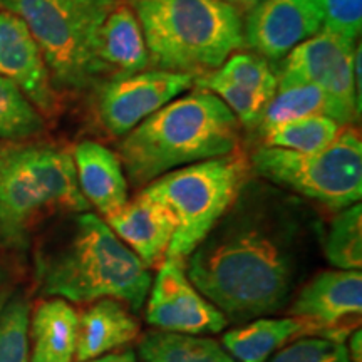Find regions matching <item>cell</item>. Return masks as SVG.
<instances>
[{
	"mask_svg": "<svg viewBox=\"0 0 362 362\" xmlns=\"http://www.w3.org/2000/svg\"><path fill=\"white\" fill-rule=\"evenodd\" d=\"M35 280L42 296L76 304L115 298L139 314L153 277L149 267L106 221L84 211L66 242L39 253Z\"/></svg>",
	"mask_w": 362,
	"mask_h": 362,
	"instance_id": "cell-3",
	"label": "cell"
},
{
	"mask_svg": "<svg viewBox=\"0 0 362 362\" xmlns=\"http://www.w3.org/2000/svg\"><path fill=\"white\" fill-rule=\"evenodd\" d=\"M250 166L270 183L292 189L334 211L361 202L362 143L352 126H344L329 146L312 153L260 146Z\"/></svg>",
	"mask_w": 362,
	"mask_h": 362,
	"instance_id": "cell-7",
	"label": "cell"
},
{
	"mask_svg": "<svg viewBox=\"0 0 362 362\" xmlns=\"http://www.w3.org/2000/svg\"><path fill=\"white\" fill-rule=\"evenodd\" d=\"M78 4V7L86 13L90 24L94 25V29L99 30L103 21L106 19V16L110 13L112 7L116 6L119 0H74Z\"/></svg>",
	"mask_w": 362,
	"mask_h": 362,
	"instance_id": "cell-31",
	"label": "cell"
},
{
	"mask_svg": "<svg viewBox=\"0 0 362 362\" xmlns=\"http://www.w3.org/2000/svg\"><path fill=\"white\" fill-rule=\"evenodd\" d=\"M225 4H228V6H232L235 11H252L253 7L259 6L262 0H223Z\"/></svg>",
	"mask_w": 362,
	"mask_h": 362,
	"instance_id": "cell-35",
	"label": "cell"
},
{
	"mask_svg": "<svg viewBox=\"0 0 362 362\" xmlns=\"http://www.w3.org/2000/svg\"><path fill=\"white\" fill-rule=\"evenodd\" d=\"M79 314L64 298L40 302L29 325L30 362H72L78 346Z\"/></svg>",
	"mask_w": 362,
	"mask_h": 362,
	"instance_id": "cell-19",
	"label": "cell"
},
{
	"mask_svg": "<svg viewBox=\"0 0 362 362\" xmlns=\"http://www.w3.org/2000/svg\"><path fill=\"white\" fill-rule=\"evenodd\" d=\"M24 22L42 52L56 89L84 90L103 76L98 30L74 0H0Z\"/></svg>",
	"mask_w": 362,
	"mask_h": 362,
	"instance_id": "cell-8",
	"label": "cell"
},
{
	"mask_svg": "<svg viewBox=\"0 0 362 362\" xmlns=\"http://www.w3.org/2000/svg\"><path fill=\"white\" fill-rule=\"evenodd\" d=\"M298 260L292 240L243 220L218 225L189 253L187 275L226 319L245 322L272 315L287 304Z\"/></svg>",
	"mask_w": 362,
	"mask_h": 362,
	"instance_id": "cell-1",
	"label": "cell"
},
{
	"mask_svg": "<svg viewBox=\"0 0 362 362\" xmlns=\"http://www.w3.org/2000/svg\"><path fill=\"white\" fill-rule=\"evenodd\" d=\"M322 13V29L349 40L359 37L362 0H315Z\"/></svg>",
	"mask_w": 362,
	"mask_h": 362,
	"instance_id": "cell-30",
	"label": "cell"
},
{
	"mask_svg": "<svg viewBox=\"0 0 362 362\" xmlns=\"http://www.w3.org/2000/svg\"><path fill=\"white\" fill-rule=\"evenodd\" d=\"M322 29L315 0H262L243 22V44L265 61H280Z\"/></svg>",
	"mask_w": 362,
	"mask_h": 362,
	"instance_id": "cell-13",
	"label": "cell"
},
{
	"mask_svg": "<svg viewBox=\"0 0 362 362\" xmlns=\"http://www.w3.org/2000/svg\"><path fill=\"white\" fill-rule=\"evenodd\" d=\"M84 362H138V359H136V352L123 351V352H111V354H106L103 357H98V359H90Z\"/></svg>",
	"mask_w": 362,
	"mask_h": 362,
	"instance_id": "cell-33",
	"label": "cell"
},
{
	"mask_svg": "<svg viewBox=\"0 0 362 362\" xmlns=\"http://www.w3.org/2000/svg\"><path fill=\"white\" fill-rule=\"evenodd\" d=\"M8 298H11V284H8L6 270L0 267V310H2L4 305L7 304Z\"/></svg>",
	"mask_w": 362,
	"mask_h": 362,
	"instance_id": "cell-34",
	"label": "cell"
},
{
	"mask_svg": "<svg viewBox=\"0 0 362 362\" xmlns=\"http://www.w3.org/2000/svg\"><path fill=\"white\" fill-rule=\"evenodd\" d=\"M30 305L13 296L0 310V362H30Z\"/></svg>",
	"mask_w": 362,
	"mask_h": 362,
	"instance_id": "cell-26",
	"label": "cell"
},
{
	"mask_svg": "<svg viewBox=\"0 0 362 362\" xmlns=\"http://www.w3.org/2000/svg\"><path fill=\"white\" fill-rule=\"evenodd\" d=\"M238 153L198 161L165 173L143 193L165 205L176 218L166 257L185 260L235 205L248 173Z\"/></svg>",
	"mask_w": 362,
	"mask_h": 362,
	"instance_id": "cell-6",
	"label": "cell"
},
{
	"mask_svg": "<svg viewBox=\"0 0 362 362\" xmlns=\"http://www.w3.org/2000/svg\"><path fill=\"white\" fill-rule=\"evenodd\" d=\"M146 298V320L158 330L202 336L226 327L228 319L198 292L180 259L161 262Z\"/></svg>",
	"mask_w": 362,
	"mask_h": 362,
	"instance_id": "cell-12",
	"label": "cell"
},
{
	"mask_svg": "<svg viewBox=\"0 0 362 362\" xmlns=\"http://www.w3.org/2000/svg\"><path fill=\"white\" fill-rule=\"evenodd\" d=\"M44 128V116L16 84L0 76V141H25Z\"/></svg>",
	"mask_w": 362,
	"mask_h": 362,
	"instance_id": "cell-25",
	"label": "cell"
},
{
	"mask_svg": "<svg viewBox=\"0 0 362 362\" xmlns=\"http://www.w3.org/2000/svg\"><path fill=\"white\" fill-rule=\"evenodd\" d=\"M106 223L149 269L166 259L176 232L175 215L143 192L106 216Z\"/></svg>",
	"mask_w": 362,
	"mask_h": 362,
	"instance_id": "cell-15",
	"label": "cell"
},
{
	"mask_svg": "<svg viewBox=\"0 0 362 362\" xmlns=\"http://www.w3.org/2000/svg\"><path fill=\"white\" fill-rule=\"evenodd\" d=\"M319 115L329 116L336 121L332 101L322 89L314 84L279 86L270 101L265 104L264 115L257 129L260 134H265L284 123Z\"/></svg>",
	"mask_w": 362,
	"mask_h": 362,
	"instance_id": "cell-22",
	"label": "cell"
},
{
	"mask_svg": "<svg viewBox=\"0 0 362 362\" xmlns=\"http://www.w3.org/2000/svg\"><path fill=\"white\" fill-rule=\"evenodd\" d=\"M221 78L232 81L240 88L250 90L252 94L270 101L279 88V76L269 66L264 57L253 52H233L220 69H215Z\"/></svg>",
	"mask_w": 362,
	"mask_h": 362,
	"instance_id": "cell-28",
	"label": "cell"
},
{
	"mask_svg": "<svg viewBox=\"0 0 362 362\" xmlns=\"http://www.w3.org/2000/svg\"><path fill=\"white\" fill-rule=\"evenodd\" d=\"M240 123L215 94L205 89L173 99L153 112L119 143L124 175L146 187L170 171L237 151Z\"/></svg>",
	"mask_w": 362,
	"mask_h": 362,
	"instance_id": "cell-2",
	"label": "cell"
},
{
	"mask_svg": "<svg viewBox=\"0 0 362 362\" xmlns=\"http://www.w3.org/2000/svg\"><path fill=\"white\" fill-rule=\"evenodd\" d=\"M96 57L103 76L111 74L112 79L136 74L149 67L141 24L126 0H119L99 27Z\"/></svg>",
	"mask_w": 362,
	"mask_h": 362,
	"instance_id": "cell-17",
	"label": "cell"
},
{
	"mask_svg": "<svg viewBox=\"0 0 362 362\" xmlns=\"http://www.w3.org/2000/svg\"><path fill=\"white\" fill-rule=\"evenodd\" d=\"M354 59V40L320 29L285 56L279 86H317L332 101L337 123L349 126L361 116V103L356 96Z\"/></svg>",
	"mask_w": 362,
	"mask_h": 362,
	"instance_id": "cell-9",
	"label": "cell"
},
{
	"mask_svg": "<svg viewBox=\"0 0 362 362\" xmlns=\"http://www.w3.org/2000/svg\"><path fill=\"white\" fill-rule=\"evenodd\" d=\"M325 259L341 270H361L362 267V208L356 203L341 210L330 223L324 242Z\"/></svg>",
	"mask_w": 362,
	"mask_h": 362,
	"instance_id": "cell-24",
	"label": "cell"
},
{
	"mask_svg": "<svg viewBox=\"0 0 362 362\" xmlns=\"http://www.w3.org/2000/svg\"><path fill=\"white\" fill-rule=\"evenodd\" d=\"M72 160L79 189L89 205L110 216L128 202V180L115 151L98 141L76 144Z\"/></svg>",
	"mask_w": 362,
	"mask_h": 362,
	"instance_id": "cell-16",
	"label": "cell"
},
{
	"mask_svg": "<svg viewBox=\"0 0 362 362\" xmlns=\"http://www.w3.org/2000/svg\"><path fill=\"white\" fill-rule=\"evenodd\" d=\"M141 24L155 69L208 72L242 49L240 12L223 0H126Z\"/></svg>",
	"mask_w": 362,
	"mask_h": 362,
	"instance_id": "cell-5",
	"label": "cell"
},
{
	"mask_svg": "<svg viewBox=\"0 0 362 362\" xmlns=\"http://www.w3.org/2000/svg\"><path fill=\"white\" fill-rule=\"evenodd\" d=\"M298 337H307L300 320L265 315L225 332L221 346L237 362H267L287 342Z\"/></svg>",
	"mask_w": 362,
	"mask_h": 362,
	"instance_id": "cell-20",
	"label": "cell"
},
{
	"mask_svg": "<svg viewBox=\"0 0 362 362\" xmlns=\"http://www.w3.org/2000/svg\"><path fill=\"white\" fill-rule=\"evenodd\" d=\"M0 76L11 81L42 116L57 111V89L27 25L0 8Z\"/></svg>",
	"mask_w": 362,
	"mask_h": 362,
	"instance_id": "cell-14",
	"label": "cell"
},
{
	"mask_svg": "<svg viewBox=\"0 0 362 362\" xmlns=\"http://www.w3.org/2000/svg\"><path fill=\"white\" fill-rule=\"evenodd\" d=\"M288 314L300 320L307 337L344 344L359 329L362 314L361 270H325L302 287Z\"/></svg>",
	"mask_w": 362,
	"mask_h": 362,
	"instance_id": "cell-10",
	"label": "cell"
},
{
	"mask_svg": "<svg viewBox=\"0 0 362 362\" xmlns=\"http://www.w3.org/2000/svg\"><path fill=\"white\" fill-rule=\"evenodd\" d=\"M139 336V322L123 302L99 298L79 315L78 362L98 359L128 346Z\"/></svg>",
	"mask_w": 362,
	"mask_h": 362,
	"instance_id": "cell-18",
	"label": "cell"
},
{
	"mask_svg": "<svg viewBox=\"0 0 362 362\" xmlns=\"http://www.w3.org/2000/svg\"><path fill=\"white\" fill-rule=\"evenodd\" d=\"M194 86L198 89H205L208 93L215 94L221 103L233 112L238 123L247 129H257L264 115L265 101L260 99L250 90L240 88L232 81L221 78L216 71L203 72L194 78Z\"/></svg>",
	"mask_w": 362,
	"mask_h": 362,
	"instance_id": "cell-27",
	"label": "cell"
},
{
	"mask_svg": "<svg viewBox=\"0 0 362 362\" xmlns=\"http://www.w3.org/2000/svg\"><path fill=\"white\" fill-rule=\"evenodd\" d=\"M342 128L344 126L329 116H307L280 124L270 129L269 133L262 134V138H264V146L284 148L297 153H312L329 146Z\"/></svg>",
	"mask_w": 362,
	"mask_h": 362,
	"instance_id": "cell-23",
	"label": "cell"
},
{
	"mask_svg": "<svg viewBox=\"0 0 362 362\" xmlns=\"http://www.w3.org/2000/svg\"><path fill=\"white\" fill-rule=\"evenodd\" d=\"M347 356H349L351 362H362V334H361V329H356L354 332L351 334Z\"/></svg>",
	"mask_w": 362,
	"mask_h": 362,
	"instance_id": "cell-32",
	"label": "cell"
},
{
	"mask_svg": "<svg viewBox=\"0 0 362 362\" xmlns=\"http://www.w3.org/2000/svg\"><path fill=\"white\" fill-rule=\"evenodd\" d=\"M89 208L67 149L30 139L0 141V247L25 252L45 220Z\"/></svg>",
	"mask_w": 362,
	"mask_h": 362,
	"instance_id": "cell-4",
	"label": "cell"
},
{
	"mask_svg": "<svg viewBox=\"0 0 362 362\" xmlns=\"http://www.w3.org/2000/svg\"><path fill=\"white\" fill-rule=\"evenodd\" d=\"M138 354L144 362H237L215 339L158 329L139 339Z\"/></svg>",
	"mask_w": 362,
	"mask_h": 362,
	"instance_id": "cell-21",
	"label": "cell"
},
{
	"mask_svg": "<svg viewBox=\"0 0 362 362\" xmlns=\"http://www.w3.org/2000/svg\"><path fill=\"white\" fill-rule=\"evenodd\" d=\"M189 72L151 69L115 78L99 90L98 117L112 136H126L153 112L194 86Z\"/></svg>",
	"mask_w": 362,
	"mask_h": 362,
	"instance_id": "cell-11",
	"label": "cell"
},
{
	"mask_svg": "<svg viewBox=\"0 0 362 362\" xmlns=\"http://www.w3.org/2000/svg\"><path fill=\"white\" fill-rule=\"evenodd\" d=\"M267 362H351L347 347L322 337H298Z\"/></svg>",
	"mask_w": 362,
	"mask_h": 362,
	"instance_id": "cell-29",
	"label": "cell"
}]
</instances>
